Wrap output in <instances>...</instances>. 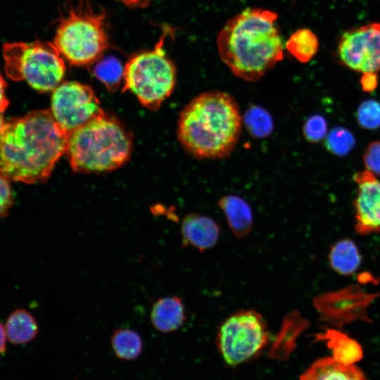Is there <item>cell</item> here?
Instances as JSON below:
<instances>
[{"instance_id":"obj_1","label":"cell","mask_w":380,"mask_h":380,"mask_svg":"<svg viewBox=\"0 0 380 380\" xmlns=\"http://www.w3.org/2000/svg\"><path fill=\"white\" fill-rule=\"evenodd\" d=\"M68 135L50 110L9 120L0 134V173L27 184L46 181L65 153Z\"/></svg>"},{"instance_id":"obj_2","label":"cell","mask_w":380,"mask_h":380,"mask_svg":"<svg viewBox=\"0 0 380 380\" xmlns=\"http://www.w3.org/2000/svg\"><path fill=\"white\" fill-rule=\"evenodd\" d=\"M277 13L247 8L230 18L218 32L222 61L237 77L255 82L284 58Z\"/></svg>"},{"instance_id":"obj_3","label":"cell","mask_w":380,"mask_h":380,"mask_svg":"<svg viewBox=\"0 0 380 380\" xmlns=\"http://www.w3.org/2000/svg\"><path fill=\"white\" fill-rule=\"evenodd\" d=\"M243 119L235 99L220 91L194 98L179 115L177 137L184 149L199 159L227 157L236 147Z\"/></svg>"},{"instance_id":"obj_4","label":"cell","mask_w":380,"mask_h":380,"mask_svg":"<svg viewBox=\"0 0 380 380\" xmlns=\"http://www.w3.org/2000/svg\"><path fill=\"white\" fill-rule=\"evenodd\" d=\"M132 140L115 120H92L70 132L65 153L72 169L79 172L111 171L129 158Z\"/></svg>"},{"instance_id":"obj_5","label":"cell","mask_w":380,"mask_h":380,"mask_svg":"<svg viewBox=\"0 0 380 380\" xmlns=\"http://www.w3.org/2000/svg\"><path fill=\"white\" fill-rule=\"evenodd\" d=\"M6 75L25 80L42 92L54 90L65 75L64 60L53 42H7L3 46Z\"/></svg>"},{"instance_id":"obj_6","label":"cell","mask_w":380,"mask_h":380,"mask_svg":"<svg viewBox=\"0 0 380 380\" xmlns=\"http://www.w3.org/2000/svg\"><path fill=\"white\" fill-rule=\"evenodd\" d=\"M104 18L81 5L61 20L53 43L69 63L86 65L102 56L109 46Z\"/></svg>"},{"instance_id":"obj_7","label":"cell","mask_w":380,"mask_h":380,"mask_svg":"<svg viewBox=\"0 0 380 380\" xmlns=\"http://www.w3.org/2000/svg\"><path fill=\"white\" fill-rule=\"evenodd\" d=\"M164 32L152 51L131 57L123 68L124 90H130L145 107L155 110L172 92L176 68L163 49Z\"/></svg>"},{"instance_id":"obj_8","label":"cell","mask_w":380,"mask_h":380,"mask_svg":"<svg viewBox=\"0 0 380 380\" xmlns=\"http://www.w3.org/2000/svg\"><path fill=\"white\" fill-rule=\"evenodd\" d=\"M270 334L263 317L254 310H241L226 319L217 334V346L225 362L236 366L258 354Z\"/></svg>"},{"instance_id":"obj_9","label":"cell","mask_w":380,"mask_h":380,"mask_svg":"<svg viewBox=\"0 0 380 380\" xmlns=\"http://www.w3.org/2000/svg\"><path fill=\"white\" fill-rule=\"evenodd\" d=\"M51 113L68 134L87 123L105 116L92 89L77 82H65L53 91Z\"/></svg>"},{"instance_id":"obj_10","label":"cell","mask_w":380,"mask_h":380,"mask_svg":"<svg viewBox=\"0 0 380 380\" xmlns=\"http://www.w3.org/2000/svg\"><path fill=\"white\" fill-rule=\"evenodd\" d=\"M341 63L361 73L380 71V23H373L343 33L338 46Z\"/></svg>"},{"instance_id":"obj_11","label":"cell","mask_w":380,"mask_h":380,"mask_svg":"<svg viewBox=\"0 0 380 380\" xmlns=\"http://www.w3.org/2000/svg\"><path fill=\"white\" fill-rule=\"evenodd\" d=\"M354 201L355 230L361 235L380 232V181L368 170L357 172Z\"/></svg>"},{"instance_id":"obj_12","label":"cell","mask_w":380,"mask_h":380,"mask_svg":"<svg viewBox=\"0 0 380 380\" xmlns=\"http://www.w3.org/2000/svg\"><path fill=\"white\" fill-rule=\"evenodd\" d=\"M181 234L184 245L201 251L214 246L220 236V227L212 218L197 213L186 215L181 224Z\"/></svg>"},{"instance_id":"obj_13","label":"cell","mask_w":380,"mask_h":380,"mask_svg":"<svg viewBox=\"0 0 380 380\" xmlns=\"http://www.w3.org/2000/svg\"><path fill=\"white\" fill-rule=\"evenodd\" d=\"M299 380H367V378L355 364H343L333 357H325L315 360Z\"/></svg>"},{"instance_id":"obj_14","label":"cell","mask_w":380,"mask_h":380,"mask_svg":"<svg viewBox=\"0 0 380 380\" xmlns=\"http://www.w3.org/2000/svg\"><path fill=\"white\" fill-rule=\"evenodd\" d=\"M185 319L184 305L178 296L159 298L151 307L150 320L153 327L160 332L175 331L183 325Z\"/></svg>"},{"instance_id":"obj_15","label":"cell","mask_w":380,"mask_h":380,"mask_svg":"<svg viewBox=\"0 0 380 380\" xmlns=\"http://www.w3.org/2000/svg\"><path fill=\"white\" fill-rule=\"evenodd\" d=\"M219 205L236 237L242 238L250 233L253 227V215L250 206L243 199L236 196H224L220 200Z\"/></svg>"},{"instance_id":"obj_16","label":"cell","mask_w":380,"mask_h":380,"mask_svg":"<svg viewBox=\"0 0 380 380\" xmlns=\"http://www.w3.org/2000/svg\"><path fill=\"white\" fill-rule=\"evenodd\" d=\"M4 327L7 338L14 345L30 342L35 338L39 331L34 317L23 308L17 309L8 315Z\"/></svg>"},{"instance_id":"obj_17","label":"cell","mask_w":380,"mask_h":380,"mask_svg":"<svg viewBox=\"0 0 380 380\" xmlns=\"http://www.w3.org/2000/svg\"><path fill=\"white\" fill-rule=\"evenodd\" d=\"M329 262L336 272L348 276L360 266L361 256L355 243L346 239L333 246L329 253Z\"/></svg>"},{"instance_id":"obj_18","label":"cell","mask_w":380,"mask_h":380,"mask_svg":"<svg viewBox=\"0 0 380 380\" xmlns=\"http://www.w3.org/2000/svg\"><path fill=\"white\" fill-rule=\"evenodd\" d=\"M110 344L116 357L125 361L136 360L143 350L141 336L129 328L115 329L110 336Z\"/></svg>"},{"instance_id":"obj_19","label":"cell","mask_w":380,"mask_h":380,"mask_svg":"<svg viewBox=\"0 0 380 380\" xmlns=\"http://www.w3.org/2000/svg\"><path fill=\"white\" fill-rule=\"evenodd\" d=\"M285 47L299 62L307 63L317 52L319 40L310 30L301 28L291 34Z\"/></svg>"},{"instance_id":"obj_20","label":"cell","mask_w":380,"mask_h":380,"mask_svg":"<svg viewBox=\"0 0 380 380\" xmlns=\"http://www.w3.org/2000/svg\"><path fill=\"white\" fill-rule=\"evenodd\" d=\"M329 343L332 348L333 357L343 364H355L362 357L360 346L354 340L346 336L331 331L328 333Z\"/></svg>"},{"instance_id":"obj_21","label":"cell","mask_w":380,"mask_h":380,"mask_svg":"<svg viewBox=\"0 0 380 380\" xmlns=\"http://www.w3.org/2000/svg\"><path fill=\"white\" fill-rule=\"evenodd\" d=\"M243 121L247 130L253 137L262 138L272 131V118L262 108L254 106L248 108L244 115Z\"/></svg>"},{"instance_id":"obj_22","label":"cell","mask_w":380,"mask_h":380,"mask_svg":"<svg viewBox=\"0 0 380 380\" xmlns=\"http://www.w3.org/2000/svg\"><path fill=\"white\" fill-rule=\"evenodd\" d=\"M355 140L352 132L343 127L333 128L327 135L325 146L334 155L344 156L353 149Z\"/></svg>"},{"instance_id":"obj_23","label":"cell","mask_w":380,"mask_h":380,"mask_svg":"<svg viewBox=\"0 0 380 380\" xmlns=\"http://www.w3.org/2000/svg\"><path fill=\"white\" fill-rule=\"evenodd\" d=\"M360 126L366 129H376L380 127V103L376 100L363 101L357 111Z\"/></svg>"},{"instance_id":"obj_24","label":"cell","mask_w":380,"mask_h":380,"mask_svg":"<svg viewBox=\"0 0 380 380\" xmlns=\"http://www.w3.org/2000/svg\"><path fill=\"white\" fill-rule=\"evenodd\" d=\"M96 76L101 80L109 89L115 88L120 83L123 70L118 61H106L98 65L95 70Z\"/></svg>"},{"instance_id":"obj_25","label":"cell","mask_w":380,"mask_h":380,"mask_svg":"<svg viewBox=\"0 0 380 380\" xmlns=\"http://www.w3.org/2000/svg\"><path fill=\"white\" fill-rule=\"evenodd\" d=\"M327 132L326 120L321 115H315L309 118L303 127V132L307 141L312 143L323 139Z\"/></svg>"},{"instance_id":"obj_26","label":"cell","mask_w":380,"mask_h":380,"mask_svg":"<svg viewBox=\"0 0 380 380\" xmlns=\"http://www.w3.org/2000/svg\"><path fill=\"white\" fill-rule=\"evenodd\" d=\"M14 205L10 179L0 173V217L7 216Z\"/></svg>"},{"instance_id":"obj_27","label":"cell","mask_w":380,"mask_h":380,"mask_svg":"<svg viewBox=\"0 0 380 380\" xmlns=\"http://www.w3.org/2000/svg\"><path fill=\"white\" fill-rule=\"evenodd\" d=\"M363 161L367 170L380 176V141H373L367 148Z\"/></svg>"},{"instance_id":"obj_28","label":"cell","mask_w":380,"mask_h":380,"mask_svg":"<svg viewBox=\"0 0 380 380\" xmlns=\"http://www.w3.org/2000/svg\"><path fill=\"white\" fill-rule=\"evenodd\" d=\"M360 83L365 91H373L377 86L376 73H363Z\"/></svg>"},{"instance_id":"obj_29","label":"cell","mask_w":380,"mask_h":380,"mask_svg":"<svg viewBox=\"0 0 380 380\" xmlns=\"http://www.w3.org/2000/svg\"><path fill=\"white\" fill-rule=\"evenodd\" d=\"M7 84L3 76L0 74V112L3 113L7 108L9 102L5 94Z\"/></svg>"},{"instance_id":"obj_30","label":"cell","mask_w":380,"mask_h":380,"mask_svg":"<svg viewBox=\"0 0 380 380\" xmlns=\"http://www.w3.org/2000/svg\"><path fill=\"white\" fill-rule=\"evenodd\" d=\"M7 336L4 326L0 322V354L5 352L6 348Z\"/></svg>"},{"instance_id":"obj_31","label":"cell","mask_w":380,"mask_h":380,"mask_svg":"<svg viewBox=\"0 0 380 380\" xmlns=\"http://www.w3.org/2000/svg\"><path fill=\"white\" fill-rule=\"evenodd\" d=\"M5 121H4V116L2 115V113L0 112V134L2 132V129L4 127V125H5Z\"/></svg>"}]
</instances>
